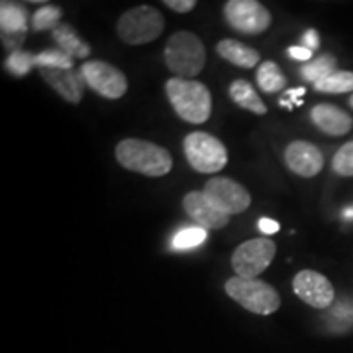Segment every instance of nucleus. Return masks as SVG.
I'll return each mask as SVG.
<instances>
[{"instance_id":"nucleus-3","label":"nucleus","mask_w":353,"mask_h":353,"mask_svg":"<svg viewBox=\"0 0 353 353\" xmlns=\"http://www.w3.org/2000/svg\"><path fill=\"white\" fill-rule=\"evenodd\" d=\"M164 59L167 68L180 79L198 76L205 68L206 51L201 39L190 32L174 33L165 44Z\"/></svg>"},{"instance_id":"nucleus-27","label":"nucleus","mask_w":353,"mask_h":353,"mask_svg":"<svg viewBox=\"0 0 353 353\" xmlns=\"http://www.w3.org/2000/svg\"><path fill=\"white\" fill-rule=\"evenodd\" d=\"M332 169L342 176H353V141L339 149L334 156Z\"/></svg>"},{"instance_id":"nucleus-14","label":"nucleus","mask_w":353,"mask_h":353,"mask_svg":"<svg viewBox=\"0 0 353 353\" xmlns=\"http://www.w3.org/2000/svg\"><path fill=\"white\" fill-rule=\"evenodd\" d=\"M311 118L314 125L330 136H343L352 130L353 118L334 105L322 103L312 108Z\"/></svg>"},{"instance_id":"nucleus-6","label":"nucleus","mask_w":353,"mask_h":353,"mask_svg":"<svg viewBox=\"0 0 353 353\" xmlns=\"http://www.w3.org/2000/svg\"><path fill=\"white\" fill-rule=\"evenodd\" d=\"M188 164L200 174H216L228 164V151L218 138L208 132H192L183 141Z\"/></svg>"},{"instance_id":"nucleus-16","label":"nucleus","mask_w":353,"mask_h":353,"mask_svg":"<svg viewBox=\"0 0 353 353\" xmlns=\"http://www.w3.org/2000/svg\"><path fill=\"white\" fill-rule=\"evenodd\" d=\"M216 51H218V54L223 57V59H226L229 63L244 69L255 68L260 61L259 51L236 41V39H223V41H219L218 46H216Z\"/></svg>"},{"instance_id":"nucleus-17","label":"nucleus","mask_w":353,"mask_h":353,"mask_svg":"<svg viewBox=\"0 0 353 353\" xmlns=\"http://www.w3.org/2000/svg\"><path fill=\"white\" fill-rule=\"evenodd\" d=\"M229 95L231 99L239 105L241 108L247 110V112L255 113V114H265L267 113V107L262 101V99L257 95V92L254 90V87L250 85L247 81H234L229 87Z\"/></svg>"},{"instance_id":"nucleus-18","label":"nucleus","mask_w":353,"mask_h":353,"mask_svg":"<svg viewBox=\"0 0 353 353\" xmlns=\"http://www.w3.org/2000/svg\"><path fill=\"white\" fill-rule=\"evenodd\" d=\"M52 38L61 48V51L65 52L69 57H81L82 59V57L90 54L88 44L82 43L69 25H59L56 30H52Z\"/></svg>"},{"instance_id":"nucleus-13","label":"nucleus","mask_w":353,"mask_h":353,"mask_svg":"<svg viewBox=\"0 0 353 353\" xmlns=\"http://www.w3.org/2000/svg\"><path fill=\"white\" fill-rule=\"evenodd\" d=\"M286 165L290 167L294 174L306 176H316L324 167V157L322 152L316 148L314 144L307 141H294L291 143L285 151Z\"/></svg>"},{"instance_id":"nucleus-28","label":"nucleus","mask_w":353,"mask_h":353,"mask_svg":"<svg viewBox=\"0 0 353 353\" xmlns=\"http://www.w3.org/2000/svg\"><path fill=\"white\" fill-rule=\"evenodd\" d=\"M34 64V57L28 52L17 51L12 52L7 59V69L15 76H26Z\"/></svg>"},{"instance_id":"nucleus-15","label":"nucleus","mask_w":353,"mask_h":353,"mask_svg":"<svg viewBox=\"0 0 353 353\" xmlns=\"http://www.w3.org/2000/svg\"><path fill=\"white\" fill-rule=\"evenodd\" d=\"M41 77L69 103H79L82 99V85L72 70L39 68Z\"/></svg>"},{"instance_id":"nucleus-22","label":"nucleus","mask_w":353,"mask_h":353,"mask_svg":"<svg viewBox=\"0 0 353 353\" xmlns=\"http://www.w3.org/2000/svg\"><path fill=\"white\" fill-rule=\"evenodd\" d=\"M335 64H337L335 57L321 56V57H317V59L311 61V63H307L306 65H304V68L301 69V76L306 79V81L317 83L324 77H327L329 74L335 72L334 70Z\"/></svg>"},{"instance_id":"nucleus-23","label":"nucleus","mask_w":353,"mask_h":353,"mask_svg":"<svg viewBox=\"0 0 353 353\" xmlns=\"http://www.w3.org/2000/svg\"><path fill=\"white\" fill-rule=\"evenodd\" d=\"M63 17V10L56 6H48L38 8L32 17V26L34 32H44V30L57 28L59 20Z\"/></svg>"},{"instance_id":"nucleus-32","label":"nucleus","mask_w":353,"mask_h":353,"mask_svg":"<svg viewBox=\"0 0 353 353\" xmlns=\"http://www.w3.org/2000/svg\"><path fill=\"white\" fill-rule=\"evenodd\" d=\"M290 56L296 61H309L312 56V51L309 48H303V46H291L290 50Z\"/></svg>"},{"instance_id":"nucleus-9","label":"nucleus","mask_w":353,"mask_h":353,"mask_svg":"<svg viewBox=\"0 0 353 353\" xmlns=\"http://www.w3.org/2000/svg\"><path fill=\"white\" fill-rule=\"evenodd\" d=\"M81 74L87 85L105 99L118 100L128 90L125 74L103 61H87L81 68Z\"/></svg>"},{"instance_id":"nucleus-30","label":"nucleus","mask_w":353,"mask_h":353,"mask_svg":"<svg viewBox=\"0 0 353 353\" xmlns=\"http://www.w3.org/2000/svg\"><path fill=\"white\" fill-rule=\"evenodd\" d=\"M304 88H293V90H288L285 97H288V100H280L281 107H286L288 110H293V105H303V100H299V97L304 95Z\"/></svg>"},{"instance_id":"nucleus-24","label":"nucleus","mask_w":353,"mask_h":353,"mask_svg":"<svg viewBox=\"0 0 353 353\" xmlns=\"http://www.w3.org/2000/svg\"><path fill=\"white\" fill-rule=\"evenodd\" d=\"M329 319L330 329H332L334 332H347V330H350L353 327V303H339L337 306H334L332 311H330Z\"/></svg>"},{"instance_id":"nucleus-26","label":"nucleus","mask_w":353,"mask_h":353,"mask_svg":"<svg viewBox=\"0 0 353 353\" xmlns=\"http://www.w3.org/2000/svg\"><path fill=\"white\" fill-rule=\"evenodd\" d=\"M34 64L39 68L50 69H72V57H69L63 51H44L41 54L34 56Z\"/></svg>"},{"instance_id":"nucleus-35","label":"nucleus","mask_w":353,"mask_h":353,"mask_svg":"<svg viewBox=\"0 0 353 353\" xmlns=\"http://www.w3.org/2000/svg\"><path fill=\"white\" fill-rule=\"evenodd\" d=\"M350 107H352V108H353V95H352V97H350Z\"/></svg>"},{"instance_id":"nucleus-5","label":"nucleus","mask_w":353,"mask_h":353,"mask_svg":"<svg viewBox=\"0 0 353 353\" xmlns=\"http://www.w3.org/2000/svg\"><path fill=\"white\" fill-rule=\"evenodd\" d=\"M164 17L151 6H139L125 12L117 25L118 37L131 46H141L154 41L164 33Z\"/></svg>"},{"instance_id":"nucleus-7","label":"nucleus","mask_w":353,"mask_h":353,"mask_svg":"<svg viewBox=\"0 0 353 353\" xmlns=\"http://www.w3.org/2000/svg\"><path fill=\"white\" fill-rule=\"evenodd\" d=\"M276 254V245L267 237L250 239L237 247L232 254L231 263L236 276L257 278L270 267Z\"/></svg>"},{"instance_id":"nucleus-25","label":"nucleus","mask_w":353,"mask_h":353,"mask_svg":"<svg viewBox=\"0 0 353 353\" xmlns=\"http://www.w3.org/2000/svg\"><path fill=\"white\" fill-rule=\"evenodd\" d=\"M205 239H206V229L192 226V228H185L176 234L172 244H174V249L188 250L203 244Z\"/></svg>"},{"instance_id":"nucleus-29","label":"nucleus","mask_w":353,"mask_h":353,"mask_svg":"<svg viewBox=\"0 0 353 353\" xmlns=\"http://www.w3.org/2000/svg\"><path fill=\"white\" fill-rule=\"evenodd\" d=\"M164 3L165 7L179 13H187L196 7V0H165Z\"/></svg>"},{"instance_id":"nucleus-1","label":"nucleus","mask_w":353,"mask_h":353,"mask_svg":"<svg viewBox=\"0 0 353 353\" xmlns=\"http://www.w3.org/2000/svg\"><path fill=\"white\" fill-rule=\"evenodd\" d=\"M117 161L121 167L145 176H164L172 170V156L167 149L144 139L128 138L117 145Z\"/></svg>"},{"instance_id":"nucleus-21","label":"nucleus","mask_w":353,"mask_h":353,"mask_svg":"<svg viewBox=\"0 0 353 353\" xmlns=\"http://www.w3.org/2000/svg\"><path fill=\"white\" fill-rule=\"evenodd\" d=\"M317 92L324 94H347L353 90V72L350 70H335L316 83Z\"/></svg>"},{"instance_id":"nucleus-10","label":"nucleus","mask_w":353,"mask_h":353,"mask_svg":"<svg viewBox=\"0 0 353 353\" xmlns=\"http://www.w3.org/2000/svg\"><path fill=\"white\" fill-rule=\"evenodd\" d=\"M203 193L214 206H218L223 213L229 216L244 213L252 201L250 193L241 183L228 176H214L208 180Z\"/></svg>"},{"instance_id":"nucleus-12","label":"nucleus","mask_w":353,"mask_h":353,"mask_svg":"<svg viewBox=\"0 0 353 353\" xmlns=\"http://www.w3.org/2000/svg\"><path fill=\"white\" fill-rule=\"evenodd\" d=\"M183 210L190 218L200 224V228L205 229H223L231 219V216L214 206L203 192L187 193L183 198Z\"/></svg>"},{"instance_id":"nucleus-11","label":"nucleus","mask_w":353,"mask_h":353,"mask_svg":"<svg viewBox=\"0 0 353 353\" xmlns=\"http://www.w3.org/2000/svg\"><path fill=\"white\" fill-rule=\"evenodd\" d=\"M294 294L316 309H327L335 299L334 286L324 275L314 270H301L293 278Z\"/></svg>"},{"instance_id":"nucleus-19","label":"nucleus","mask_w":353,"mask_h":353,"mask_svg":"<svg viewBox=\"0 0 353 353\" xmlns=\"http://www.w3.org/2000/svg\"><path fill=\"white\" fill-rule=\"evenodd\" d=\"M0 28L2 33H26L28 32V12L25 7L2 2L0 8Z\"/></svg>"},{"instance_id":"nucleus-2","label":"nucleus","mask_w":353,"mask_h":353,"mask_svg":"<svg viewBox=\"0 0 353 353\" xmlns=\"http://www.w3.org/2000/svg\"><path fill=\"white\" fill-rule=\"evenodd\" d=\"M172 107L183 121L201 125L211 117V94L208 87L192 79L172 77L165 83Z\"/></svg>"},{"instance_id":"nucleus-20","label":"nucleus","mask_w":353,"mask_h":353,"mask_svg":"<svg viewBox=\"0 0 353 353\" xmlns=\"http://www.w3.org/2000/svg\"><path fill=\"white\" fill-rule=\"evenodd\" d=\"M257 83L265 94H276L286 85V77L273 61H265L257 70Z\"/></svg>"},{"instance_id":"nucleus-31","label":"nucleus","mask_w":353,"mask_h":353,"mask_svg":"<svg viewBox=\"0 0 353 353\" xmlns=\"http://www.w3.org/2000/svg\"><path fill=\"white\" fill-rule=\"evenodd\" d=\"M278 229H280V224H278L276 221L270 219V218H262L259 221V231L267 234V236L278 232Z\"/></svg>"},{"instance_id":"nucleus-33","label":"nucleus","mask_w":353,"mask_h":353,"mask_svg":"<svg viewBox=\"0 0 353 353\" xmlns=\"http://www.w3.org/2000/svg\"><path fill=\"white\" fill-rule=\"evenodd\" d=\"M304 43L307 44L309 50H317V48H319V34H317L314 30H309V32L304 34Z\"/></svg>"},{"instance_id":"nucleus-8","label":"nucleus","mask_w":353,"mask_h":353,"mask_svg":"<svg viewBox=\"0 0 353 353\" xmlns=\"http://www.w3.org/2000/svg\"><path fill=\"white\" fill-rule=\"evenodd\" d=\"M224 17L229 26L244 34H260L272 23L270 12L255 0H229Z\"/></svg>"},{"instance_id":"nucleus-4","label":"nucleus","mask_w":353,"mask_h":353,"mask_svg":"<svg viewBox=\"0 0 353 353\" xmlns=\"http://www.w3.org/2000/svg\"><path fill=\"white\" fill-rule=\"evenodd\" d=\"M226 293L247 311L259 316H270L278 311L281 299L278 291L257 278L232 276L226 281Z\"/></svg>"},{"instance_id":"nucleus-34","label":"nucleus","mask_w":353,"mask_h":353,"mask_svg":"<svg viewBox=\"0 0 353 353\" xmlns=\"http://www.w3.org/2000/svg\"><path fill=\"white\" fill-rule=\"evenodd\" d=\"M343 218L353 219V206H350V208H347L345 211H343Z\"/></svg>"}]
</instances>
